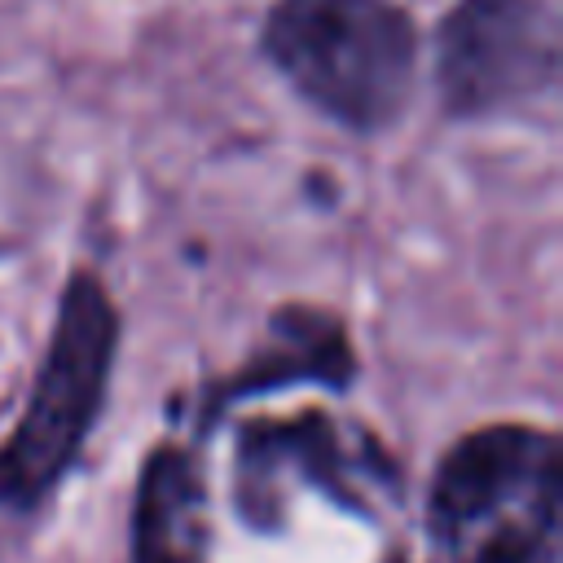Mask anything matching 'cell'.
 Instances as JSON below:
<instances>
[{
    "mask_svg": "<svg viewBox=\"0 0 563 563\" xmlns=\"http://www.w3.org/2000/svg\"><path fill=\"white\" fill-rule=\"evenodd\" d=\"M559 84L554 0H453L435 31V92L449 119L523 110Z\"/></svg>",
    "mask_w": 563,
    "mask_h": 563,
    "instance_id": "5b68a950",
    "label": "cell"
},
{
    "mask_svg": "<svg viewBox=\"0 0 563 563\" xmlns=\"http://www.w3.org/2000/svg\"><path fill=\"white\" fill-rule=\"evenodd\" d=\"M260 48L330 123L378 136L418 88V26L391 0H273Z\"/></svg>",
    "mask_w": 563,
    "mask_h": 563,
    "instance_id": "7a4b0ae2",
    "label": "cell"
},
{
    "mask_svg": "<svg viewBox=\"0 0 563 563\" xmlns=\"http://www.w3.org/2000/svg\"><path fill=\"white\" fill-rule=\"evenodd\" d=\"M352 378H356V347L347 325L325 308L290 303L268 317V339L255 347V356L216 387H207L198 427L202 431L216 427L224 409L251 396H268L295 383H321L330 391H347Z\"/></svg>",
    "mask_w": 563,
    "mask_h": 563,
    "instance_id": "8992f818",
    "label": "cell"
},
{
    "mask_svg": "<svg viewBox=\"0 0 563 563\" xmlns=\"http://www.w3.org/2000/svg\"><path fill=\"white\" fill-rule=\"evenodd\" d=\"M290 484L325 493L339 510L378 519L400 501V466L361 427H343L325 409L290 418H246L233 444V510L251 532H277L282 493Z\"/></svg>",
    "mask_w": 563,
    "mask_h": 563,
    "instance_id": "277c9868",
    "label": "cell"
},
{
    "mask_svg": "<svg viewBox=\"0 0 563 563\" xmlns=\"http://www.w3.org/2000/svg\"><path fill=\"white\" fill-rule=\"evenodd\" d=\"M559 435L537 422H484L457 435L427 488L440 563H559Z\"/></svg>",
    "mask_w": 563,
    "mask_h": 563,
    "instance_id": "6da1fadb",
    "label": "cell"
},
{
    "mask_svg": "<svg viewBox=\"0 0 563 563\" xmlns=\"http://www.w3.org/2000/svg\"><path fill=\"white\" fill-rule=\"evenodd\" d=\"M383 563H409V554H391V559H383Z\"/></svg>",
    "mask_w": 563,
    "mask_h": 563,
    "instance_id": "ba28073f",
    "label": "cell"
},
{
    "mask_svg": "<svg viewBox=\"0 0 563 563\" xmlns=\"http://www.w3.org/2000/svg\"><path fill=\"white\" fill-rule=\"evenodd\" d=\"M128 563H211L202 462L176 440L154 444L136 475Z\"/></svg>",
    "mask_w": 563,
    "mask_h": 563,
    "instance_id": "52a82bcc",
    "label": "cell"
},
{
    "mask_svg": "<svg viewBox=\"0 0 563 563\" xmlns=\"http://www.w3.org/2000/svg\"><path fill=\"white\" fill-rule=\"evenodd\" d=\"M123 321L114 295L92 268L62 282L48 343L40 352L26 405L0 440V510L31 515L79 462L97 431L119 361Z\"/></svg>",
    "mask_w": 563,
    "mask_h": 563,
    "instance_id": "3957f363",
    "label": "cell"
}]
</instances>
